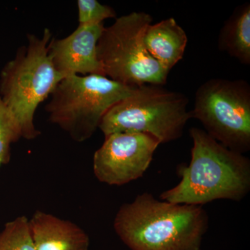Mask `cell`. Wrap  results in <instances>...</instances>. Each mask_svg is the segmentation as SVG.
<instances>
[{"label":"cell","mask_w":250,"mask_h":250,"mask_svg":"<svg viewBox=\"0 0 250 250\" xmlns=\"http://www.w3.org/2000/svg\"><path fill=\"white\" fill-rule=\"evenodd\" d=\"M191 159L177 169L180 181L163 192L160 200L180 205L203 206L217 200L241 201L250 190V161L225 147L205 130H189Z\"/></svg>","instance_id":"cell-2"},{"label":"cell","mask_w":250,"mask_h":250,"mask_svg":"<svg viewBox=\"0 0 250 250\" xmlns=\"http://www.w3.org/2000/svg\"><path fill=\"white\" fill-rule=\"evenodd\" d=\"M29 223L36 250H89V236L70 220L38 210Z\"/></svg>","instance_id":"cell-10"},{"label":"cell","mask_w":250,"mask_h":250,"mask_svg":"<svg viewBox=\"0 0 250 250\" xmlns=\"http://www.w3.org/2000/svg\"><path fill=\"white\" fill-rule=\"evenodd\" d=\"M144 43L149 54L170 72L183 58L188 37L183 28L173 18L148 26Z\"/></svg>","instance_id":"cell-11"},{"label":"cell","mask_w":250,"mask_h":250,"mask_svg":"<svg viewBox=\"0 0 250 250\" xmlns=\"http://www.w3.org/2000/svg\"><path fill=\"white\" fill-rule=\"evenodd\" d=\"M27 38V45L19 47L1 70L0 97L21 126L22 138L33 140L41 135L34 125L36 110L63 77L49 57L52 31L46 28L41 37L28 34Z\"/></svg>","instance_id":"cell-3"},{"label":"cell","mask_w":250,"mask_h":250,"mask_svg":"<svg viewBox=\"0 0 250 250\" xmlns=\"http://www.w3.org/2000/svg\"><path fill=\"white\" fill-rule=\"evenodd\" d=\"M136 88L102 75H72L61 81L45 109L51 123L82 143L93 136L108 110Z\"/></svg>","instance_id":"cell-4"},{"label":"cell","mask_w":250,"mask_h":250,"mask_svg":"<svg viewBox=\"0 0 250 250\" xmlns=\"http://www.w3.org/2000/svg\"><path fill=\"white\" fill-rule=\"evenodd\" d=\"M160 144L159 139L145 133L108 135L94 154V174L102 183L118 187L141 178Z\"/></svg>","instance_id":"cell-8"},{"label":"cell","mask_w":250,"mask_h":250,"mask_svg":"<svg viewBox=\"0 0 250 250\" xmlns=\"http://www.w3.org/2000/svg\"><path fill=\"white\" fill-rule=\"evenodd\" d=\"M208 216L202 206L159 200L144 192L121 206L113 228L131 250H201Z\"/></svg>","instance_id":"cell-1"},{"label":"cell","mask_w":250,"mask_h":250,"mask_svg":"<svg viewBox=\"0 0 250 250\" xmlns=\"http://www.w3.org/2000/svg\"><path fill=\"white\" fill-rule=\"evenodd\" d=\"M21 138V126L0 97V168L9 163L11 145L18 142Z\"/></svg>","instance_id":"cell-14"},{"label":"cell","mask_w":250,"mask_h":250,"mask_svg":"<svg viewBox=\"0 0 250 250\" xmlns=\"http://www.w3.org/2000/svg\"><path fill=\"white\" fill-rule=\"evenodd\" d=\"M185 95L164 85L145 84L112 106L104 116L99 129L104 135L120 132L152 135L161 143L180 139L191 118Z\"/></svg>","instance_id":"cell-5"},{"label":"cell","mask_w":250,"mask_h":250,"mask_svg":"<svg viewBox=\"0 0 250 250\" xmlns=\"http://www.w3.org/2000/svg\"><path fill=\"white\" fill-rule=\"evenodd\" d=\"M218 47L243 65L250 64V4L236 8L225 21L218 37Z\"/></svg>","instance_id":"cell-12"},{"label":"cell","mask_w":250,"mask_h":250,"mask_svg":"<svg viewBox=\"0 0 250 250\" xmlns=\"http://www.w3.org/2000/svg\"><path fill=\"white\" fill-rule=\"evenodd\" d=\"M104 28V23L78 26L64 39L52 38L49 45V57L63 78L72 75L105 76L97 54L98 41Z\"/></svg>","instance_id":"cell-9"},{"label":"cell","mask_w":250,"mask_h":250,"mask_svg":"<svg viewBox=\"0 0 250 250\" xmlns=\"http://www.w3.org/2000/svg\"><path fill=\"white\" fill-rule=\"evenodd\" d=\"M79 26L101 24L108 18H116V12L108 5L99 2L97 0H78Z\"/></svg>","instance_id":"cell-15"},{"label":"cell","mask_w":250,"mask_h":250,"mask_svg":"<svg viewBox=\"0 0 250 250\" xmlns=\"http://www.w3.org/2000/svg\"><path fill=\"white\" fill-rule=\"evenodd\" d=\"M0 250H36L27 217H18L5 225L0 232Z\"/></svg>","instance_id":"cell-13"},{"label":"cell","mask_w":250,"mask_h":250,"mask_svg":"<svg viewBox=\"0 0 250 250\" xmlns=\"http://www.w3.org/2000/svg\"><path fill=\"white\" fill-rule=\"evenodd\" d=\"M190 116L230 150L243 154L250 150V85L247 81H207L197 88Z\"/></svg>","instance_id":"cell-7"},{"label":"cell","mask_w":250,"mask_h":250,"mask_svg":"<svg viewBox=\"0 0 250 250\" xmlns=\"http://www.w3.org/2000/svg\"><path fill=\"white\" fill-rule=\"evenodd\" d=\"M152 22L147 13L132 12L104 28L97 54L105 76L130 86L166 84L169 72L149 54L144 43L145 33Z\"/></svg>","instance_id":"cell-6"}]
</instances>
